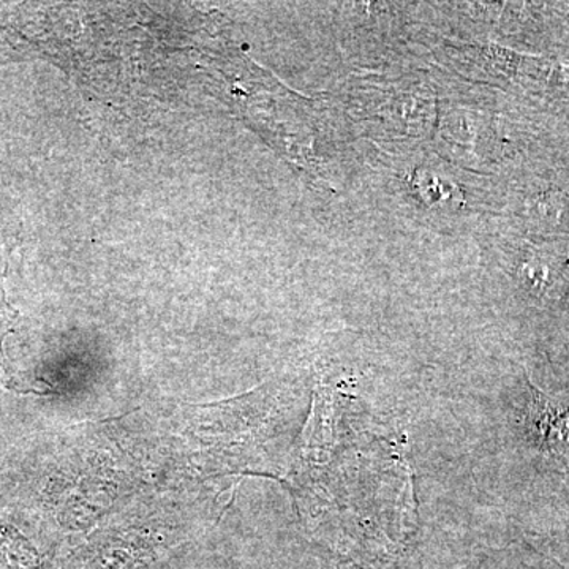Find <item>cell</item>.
<instances>
[{"label":"cell","instance_id":"6da1fadb","mask_svg":"<svg viewBox=\"0 0 569 569\" xmlns=\"http://www.w3.org/2000/svg\"><path fill=\"white\" fill-rule=\"evenodd\" d=\"M526 425L546 455L569 467V402L542 392L530 383Z\"/></svg>","mask_w":569,"mask_h":569}]
</instances>
